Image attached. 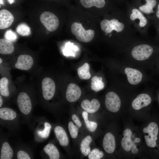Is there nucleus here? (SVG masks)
I'll return each mask as SVG.
<instances>
[{"instance_id":"36","label":"nucleus","mask_w":159,"mask_h":159,"mask_svg":"<svg viewBox=\"0 0 159 159\" xmlns=\"http://www.w3.org/2000/svg\"><path fill=\"white\" fill-rule=\"evenodd\" d=\"M17 157L18 159H30L31 158L29 154L26 152L20 150L19 151L17 154Z\"/></svg>"},{"instance_id":"24","label":"nucleus","mask_w":159,"mask_h":159,"mask_svg":"<svg viewBox=\"0 0 159 159\" xmlns=\"http://www.w3.org/2000/svg\"><path fill=\"white\" fill-rule=\"evenodd\" d=\"M13 155V151L9 143L6 142L2 144L0 155V159H11Z\"/></svg>"},{"instance_id":"2","label":"nucleus","mask_w":159,"mask_h":159,"mask_svg":"<svg viewBox=\"0 0 159 159\" xmlns=\"http://www.w3.org/2000/svg\"><path fill=\"white\" fill-rule=\"evenodd\" d=\"M68 16L69 32L72 38L84 43L101 39L100 18L72 4L68 9Z\"/></svg>"},{"instance_id":"40","label":"nucleus","mask_w":159,"mask_h":159,"mask_svg":"<svg viewBox=\"0 0 159 159\" xmlns=\"http://www.w3.org/2000/svg\"><path fill=\"white\" fill-rule=\"evenodd\" d=\"M8 1L10 4H11L13 2L14 0H8Z\"/></svg>"},{"instance_id":"8","label":"nucleus","mask_w":159,"mask_h":159,"mask_svg":"<svg viewBox=\"0 0 159 159\" xmlns=\"http://www.w3.org/2000/svg\"><path fill=\"white\" fill-rule=\"evenodd\" d=\"M40 20L42 24L50 32H54L58 28L60 21L58 17L54 13L44 11L40 17Z\"/></svg>"},{"instance_id":"28","label":"nucleus","mask_w":159,"mask_h":159,"mask_svg":"<svg viewBox=\"0 0 159 159\" xmlns=\"http://www.w3.org/2000/svg\"><path fill=\"white\" fill-rule=\"evenodd\" d=\"M82 116L88 130L91 132H94L97 127V124L95 122L88 120V113L86 111H84L82 112Z\"/></svg>"},{"instance_id":"29","label":"nucleus","mask_w":159,"mask_h":159,"mask_svg":"<svg viewBox=\"0 0 159 159\" xmlns=\"http://www.w3.org/2000/svg\"><path fill=\"white\" fill-rule=\"evenodd\" d=\"M8 80L6 77H3L0 80V94L5 97H8L9 93L8 88Z\"/></svg>"},{"instance_id":"4","label":"nucleus","mask_w":159,"mask_h":159,"mask_svg":"<svg viewBox=\"0 0 159 159\" xmlns=\"http://www.w3.org/2000/svg\"><path fill=\"white\" fill-rule=\"evenodd\" d=\"M73 0L78 7L100 18L117 8L113 0Z\"/></svg>"},{"instance_id":"5","label":"nucleus","mask_w":159,"mask_h":159,"mask_svg":"<svg viewBox=\"0 0 159 159\" xmlns=\"http://www.w3.org/2000/svg\"><path fill=\"white\" fill-rule=\"evenodd\" d=\"M130 23L136 32L147 40L151 25L150 19L134 5H129L125 12Z\"/></svg>"},{"instance_id":"30","label":"nucleus","mask_w":159,"mask_h":159,"mask_svg":"<svg viewBox=\"0 0 159 159\" xmlns=\"http://www.w3.org/2000/svg\"><path fill=\"white\" fill-rule=\"evenodd\" d=\"M16 31L17 33L22 36H29L31 33L30 27L25 23L19 24L17 27Z\"/></svg>"},{"instance_id":"41","label":"nucleus","mask_w":159,"mask_h":159,"mask_svg":"<svg viewBox=\"0 0 159 159\" xmlns=\"http://www.w3.org/2000/svg\"><path fill=\"white\" fill-rule=\"evenodd\" d=\"M2 62V60L1 58H0V63L1 64Z\"/></svg>"},{"instance_id":"25","label":"nucleus","mask_w":159,"mask_h":159,"mask_svg":"<svg viewBox=\"0 0 159 159\" xmlns=\"http://www.w3.org/2000/svg\"><path fill=\"white\" fill-rule=\"evenodd\" d=\"M92 141V139L91 136L88 135L83 139L80 144V150L83 155L86 156L88 155L90 152V145Z\"/></svg>"},{"instance_id":"22","label":"nucleus","mask_w":159,"mask_h":159,"mask_svg":"<svg viewBox=\"0 0 159 159\" xmlns=\"http://www.w3.org/2000/svg\"><path fill=\"white\" fill-rule=\"evenodd\" d=\"M44 152L50 159H59L60 158L59 152L57 147L52 143H49L44 148Z\"/></svg>"},{"instance_id":"6","label":"nucleus","mask_w":159,"mask_h":159,"mask_svg":"<svg viewBox=\"0 0 159 159\" xmlns=\"http://www.w3.org/2000/svg\"><path fill=\"white\" fill-rule=\"evenodd\" d=\"M131 47V57L138 61H144L153 57L159 56V46L140 39L134 43Z\"/></svg>"},{"instance_id":"39","label":"nucleus","mask_w":159,"mask_h":159,"mask_svg":"<svg viewBox=\"0 0 159 159\" xmlns=\"http://www.w3.org/2000/svg\"><path fill=\"white\" fill-rule=\"evenodd\" d=\"M3 99L1 95L0 96V107H1L3 104Z\"/></svg>"},{"instance_id":"1","label":"nucleus","mask_w":159,"mask_h":159,"mask_svg":"<svg viewBox=\"0 0 159 159\" xmlns=\"http://www.w3.org/2000/svg\"><path fill=\"white\" fill-rule=\"evenodd\" d=\"M101 39L114 45L132 44L140 39L125 12L117 8L100 18Z\"/></svg>"},{"instance_id":"43","label":"nucleus","mask_w":159,"mask_h":159,"mask_svg":"<svg viewBox=\"0 0 159 159\" xmlns=\"http://www.w3.org/2000/svg\"><path fill=\"white\" fill-rule=\"evenodd\" d=\"M157 58H159V56Z\"/></svg>"},{"instance_id":"19","label":"nucleus","mask_w":159,"mask_h":159,"mask_svg":"<svg viewBox=\"0 0 159 159\" xmlns=\"http://www.w3.org/2000/svg\"><path fill=\"white\" fill-rule=\"evenodd\" d=\"M81 107L88 113H92L97 112L99 109L100 104L99 101L96 99H92L91 101L85 99L81 103Z\"/></svg>"},{"instance_id":"14","label":"nucleus","mask_w":159,"mask_h":159,"mask_svg":"<svg viewBox=\"0 0 159 159\" xmlns=\"http://www.w3.org/2000/svg\"><path fill=\"white\" fill-rule=\"evenodd\" d=\"M33 63V59L30 56L22 54L19 56L15 66L18 69L27 70L31 68Z\"/></svg>"},{"instance_id":"27","label":"nucleus","mask_w":159,"mask_h":159,"mask_svg":"<svg viewBox=\"0 0 159 159\" xmlns=\"http://www.w3.org/2000/svg\"><path fill=\"white\" fill-rule=\"evenodd\" d=\"M102 80L101 77L94 76L91 80V87L92 90L96 92L102 90L104 87L105 84Z\"/></svg>"},{"instance_id":"33","label":"nucleus","mask_w":159,"mask_h":159,"mask_svg":"<svg viewBox=\"0 0 159 159\" xmlns=\"http://www.w3.org/2000/svg\"><path fill=\"white\" fill-rule=\"evenodd\" d=\"M68 128L71 137L74 139L78 135V127L72 122L70 121L68 124Z\"/></svg>"},{"instance_id":"23","label":"nucleus","mask_w":159,"mask_h":159,"mask_svg":"<svg viewBox=\"0 0 159 159\" xmlns=\"http://www.w3.org/2000/svg\"><path fill=\"white\" fill-rule=\"evenodd\" d=\"M16 112L13 109L4 107L0 109V118L4 120H11L16 117Z\"/></svg>"},{"instance_id":"20","label":"nucleus","mask_w":159,"mask_h":159,"mask_svg":"<svg viewBox=\"0 0 159 159\" xmlns=\"http://www.w3.org/2000/svg\"><path fill=\"white\" fill-rule=\"evenodd\" d=\"M54 132L60 145L64 146L68 145L69 138L63 128L60 126H57L54 129Z\"/></svg>"},{"instance_id":"18","label":"nucleus","mask_w":159,"mask_h":159,"mask_svg":"<svg viewBox=\"0 0 159 159\" xmlns=\"http://www.w3.org/2000/svg\"><path fill=\"white\" fill-rule=\"evenodd\" d=\"M14 17L12 14L8 10L3 9L0 11V29H6L13 23Z\"/></svg>"},{"instance_id":"26","label":"nucleus","mask_w":159,"mask_h":159,"mask_svg":"<svg viewBox=\"0 0 159 159\" xmlns=\"http://www.w3.org/2000/svg\"><path fill=\"white\" fill-rule=\"evenodd\" d=\"M90 66L87 63H85L82 66L79 67L77 69L78 75L82 80H88L91 76L89 72Z\"/></svg>"},{"instance_id":"13","label":"nucleus","mask_w":159,"mask_h":159,"mask_svg":"<svg viewBox=\"0 0 159 159\" xmlns=\"http://www.w3.org/2000/svg\"><path fill=\"white\" fill-rule=\"evenodd\" d=\"M151 102V98L148 94H141L133 100L132 103V107L134 111H138L143 108L148 106Z\"/></svg>"},{"instance_id":"31","label":"nucleus","mask_w":159,"mask_h":159,"mask_svg":"<svg viewBox=\"0 0 159 159\" xmlns=\"http://www.w3.org/2000/svg\"><path fill=\"white\" fill-rule=\"evenodd\" d=\"M44 125V129L42 130H38L37 133L40 137L42 138L45 139L49 137L52 127L50 124L47 122H45Z\"/></svg>"},{"instance_id":"16","label":"nucleus","mask_w":159,"mask_h":159,"mask_svg":"<svg viewBox=\"0 0 159 159\" xmlns=\"http://www.w3.org/2000/svg\"><path fill=\"white\" fill-rule=\"evenodd\" d=\"M102 146L106 153L111 154L114 152L116 141L115 137L112 133L108 132L105 134L103 140Z\"/></svg>"},{"instance_id":"21","label":"nucleus","mask_w":159,"mask_h":159,"mask_svg":"<svg viewBox=\"0 0 159 159\" xmlns=\"http://www.w3.org/2000/svg\"><path fill=\"white\" fill-rule=\"evenodd\" d=\"M14 47L12 43L6 39H0V53L3 54H10L14 51Z\"/></svg>"},{"instance_id":"32","label":"nucleus","mask_w":159,"mask_h":159,"mask_svg":"<svg viewBox=\"0 0 159 159\" xmlns=\"http://www.w3.org/2000/svg\"><path fill=\"white\" fill-rule=\"evenodd\" d=\"M103 152L100 151L97 148H95L92 150L88 155L89 159H100L103 157L104 156Z\"/></svg>"},{"instance_id":"17","label":"nucleus","mask_w":159,"mask_h":159,"mask_svg":"<svg viewBox=\"0 0 159 159\" xmlns=\"http://www.w3.org/2000/svg\"><path fill=\"white\" fill-rule=\"evenodd\" d=\"M125 72L127 76L128 82L132 85H137L142 80L143 74L137 69L127 67L125 69Z\"/></svg>"},{"instance_id":"15","label":"nucleus","mask_w":159,"mask_h":159,"mask_svg":"<svg viewBox=\"0 0 159 159\" xmlns=\"http://www.w3.org/2000/svg\"><path fill=\"white\" fill-rule=\"evenodd\" d=\"M81 94V90L78 85L74 83H71L67 89L66 98L69 102H74L80 98Z\"/></svg>"},{"instance_id":"3","label":"nucleus","mask_w":159,"mask_h":159,"mask_svg":"<svg viewBox=\"0 0 159 159\" xmlns=\"http://www.w3.org/2000/svg\"><path fill=\"white\" fill-rule=\"evenodd\" d=\"M136 129L127 126L124 129L121 140L122 151L131 155H137L143 147L142 135Z\"/></svg>"},{"instance_id":"11","label":"nucleus","mask_w":159,"mask_h":159,"mask_svg":"<svg viewBox=\"0 0 159 159\" xmlns=\"http://www.w3.org/2000/svg\"><path fill=\"white\" fill-rule=\"evenodd\" d=\"M17 102L20 111L25 115L31 112L32 109L31 101L29 96L26 93L22 92L18 95Z\"/></svg>"},{"instance_id":"42","label":"nucleus","mask_w":159,"mask_h":159,"mask_svg":"<svg viewBox=\"0 0 159 159\" xmlns=\"http://www.w3.org/2000/svg\"><path fill=\"white\" fill-rule=\"evenodd\" d=\"M158 102H159V92L158 94Z\"/></svg>"},{"instance_id":"7","label":"nucleus","mask_w":159,"mask_h":159,"mask_svg":"<svg viewBox=\"0 0 159 159\" xmlns=\"http://www.w3.org/2000/svg\"><path fill=\"white\" fill-rule=\"evenodd\" d=\"M159 131L158 126L154 122H150L142 129V135L146 147L149 148L156 147Z\"/></svg>"},{"instance_id":"35","label":"nucleus","mask_w":159,"mask_h":159,"mask_svg":"<svg viewBox=\"0 0 159 159\" xmlns=\"http://www.w3.org/2000/svg\"><path fill=\"white\" fill-rule=\"evenodd\" d=\"M4 37L7 40L11 42H14L17 39V36L14 32L11 30H9L6 32Z\"/></svg>"},{"instance_id":"12","label":"nucleus","mask_w":159,"mask_h":159,"mask_svg":"<svg viewBox=\"0 0 159 159\" xmlns=\"http://www.w3.org/2000/svg\"><path fill=\"white\" fill-rule=\"evenodd\" d=\"M42 95L44 98L49 100L53 97L55 91V85L54 81L49 77L44 78L42 82Z\"/></svg>"},{"instance_id":"38","label":"nucleus","mask_w":159,"mask_h":159,"mask_svg":"<svg viewBox=\"0 0 159 159\" xmlns=\"http://www.w3.org/2000/svg\"><path fill=\"white\" fill-rule=\"evenodd\" d=\"M154 27L156 31V34L153 39L156 42L159 43V23Z\"/></svg>"},{"instance_id":"9","label":"nucleus","mask_w":159,"mask_h":159,"mask_svg":"<svg viewBox=\"0 0 159 159\" xmlns=\"http://www.w3.org/2000/svg\"><path fill=\"white\" fill-rule=\"evenodd\" d=\"M158 4L157 0H134L133 5L150 19Z\"/></svg>"},{"instance_id":"37","label":"nucleus","mask_w":159,"mask_h":159,"mask_svg":"<svg viewBox=\"0 0 159 159\" xmlns=\"http://www.w3.org/2000/svg\"><path fill=\"white\" fill-rule=\"evenodd\" d=\"M72 117L73 121L79 127H81L82 126L81 121L76 115L73 114Z\"/></svg>"},{"instance_id":"34","label":"nucleus","mask_w":159,"mask_h":159,"mask_svg":"<svg viewBox=\"0 0 159 159\" xmlns=\"http://www.w3.org/2000/svg\"><path fill=\"white\" fill-rule=\"evenodd\" d=\"M151 25L155 26L159 23V3L158 4L155 12L150 19Z\"/></svg>"},{"instance_id":"10","label":"nucleus","mask_w":159,"mask_h":159,"mask_svg":"<svg viewBox=\"0 0 159 159\" xmlns=\"http://www.w3.org/2000/svg\"><path fill=\"white\" fill-rule=\"evenodd\" d=\"M105 104L106 108L108 111L113 113H117L120 110L121 100L116 93L110 92L106 95Z\"/></svg>"}]
</instances>
